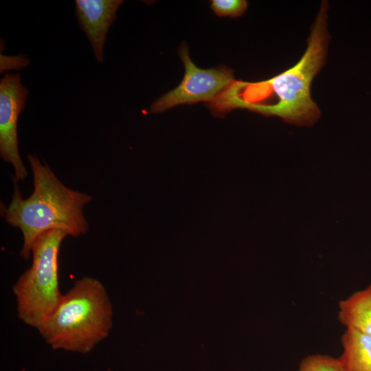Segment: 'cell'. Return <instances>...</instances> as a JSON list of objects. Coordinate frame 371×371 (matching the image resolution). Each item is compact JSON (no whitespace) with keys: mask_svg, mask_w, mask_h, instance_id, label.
Masks as SVG:
<instances>
[{"mask_svg":"<svg viewBox=\"0 0 371 371\" xmlns=\"http://www.w3.org/2000/svg\"><path fill=\"white\" fill-rule=\"evenodd\" d=\"M298 371H345L338 358L325 355H311L304 357Z\"/></svg>","mask_w":371,"mask_h":371,"instance_id":"30bf717a","label":"cell"},{"mask_svg":"<svg viewBox=\"0 0 371 371\" xmlns=\"http://www.w3.org/2000/svg\"><path fill=\"white\" fill-rule=\"evenodd\" d=\"M67 236L54 229L38 236L32 248L31 267L12 287L19 319L36 330L52 314L63 295L59 288L58 255Z\"/></svg>","mask_w":371,"mask_h":371,"instance_id":"277c9868","label":"cell"},{"mask_svg":"<svg viewBox=\"0 0 371 371\" xmlns=\"http://www.w3.org/2000/svg\"><path fill=\"white\" fill-rule=\"evenodd\" d=\"M29 95L18 74H5L0 81V156L14 168V181H23L27 171L19 150L17 124Z\"/></svg>","mask_w":371,"mask_h":371,"instance_id":"8992f818","label":"cell"},{"mask_svg":"<svg viewBox=\"0 0 371 371\" xmlns=\"http://www.w3.org/2000/svg\"><path fill=\"white\" fill-rule=\"evenodd\" d=\"M343 352L338 358L345 371H371V336L346 328L341 337Z\"/></svg>","mask_w":371,"mask_h":371,"instance_id":"9c48e42d","label":"cell"},{"mask_svg":"<svg viewBox=\"0 0 371 371\" xmlns=\"http://www.w3.org/2000/svg\"><path fill=\"white\" fill-rule=\"evenodd\" d=\"M122 0H76L75 13L79 26L88 38L98 63L104 59V48L111 25Z\"/></svg>","mask_w":371,"mask_h":371,"instance_id":"52a82bcc","label":"cell"},{"mask_svg":"<svg viewBox=\"0 0 371 371\" xmlns=\"http://www.w3.org/2000/svg\"><path fill=\"white\" fill-rule=\"evenodd\" d=\"M338 319L346 328L371 336V284L339 301Z\"/></svg>","mask_w":371,"mask_h":371,"instance_id":"ba28073f","label":"cell"},{"mask_svg":"<svg viewBox=\"0 0 371 371\" xmlns=\"http://www.w3.org/2000/svg\"><path fill=\"white\" fill-rule=\"evenodd\" d=\"M328 3L322 1L300 60L267 80L249 82L235 80L207 104L213 114L223 117L234 109H246L265 116L276 115L284 122L311 126L320 111L311 95V82L326 61L329 34Z\"/></svg>","mask_w":371,"mask_h":371,"instance_id":"6da1fadb","label":"cell"},{"mask_svg":"<svg viewBox=\"0 0 371 371\" xmlns=\"http://www.w3.org/2000/svg\"><path fill=\"white\" fill-rule=\"evenodd\" d=\"M113 315L103 284L85 276L63 295L52 314L37 330L54 350L87 354L108 337Z\"/></svg>","mask_w":371,"mask_h":371,"instance_id":"3957f363","label":"cell"},{"mask_svg":"<svg viewBox=\"0 0 371 371\" xmlns=\"http://www.w3.org/2000/svg\"><path fill=\"white\" fill-rule=\"evenodd\" d=\"M245 0H212L211 9L219 16L238 17L247 10Z\"/></svg>","mask_w":371,"mask_h":371,"instance_id":"8fae6325","label":"cell"},{"mask_svg":"<svg viewBox=\"0 0 371 371\" xmlns=\"http://www.w3.org/2000/svg\"><path fill=\"white\" fill-rule=\"evenodd\" d=\"M1 73L8 69H21L30 64L25 55L5 56L1 54Z\"/></svg>","mask_w":371,"mask_h":371,"instance_id":"7c38bea8","label":"cell"},{"mask_svg":"<svg viewBox=\"0 0 371 371\" xmlns=\"http://www.w3.org/2000/svg\"><path fill=\"white\" fill-rule=\"evenodd\" d=\"M179 54L184 65V76L175 89L151 104V113H160L179 104L211 102L235 80L233 70L225 65L210 69L196 66L185 43L181 45Z\"/></svg>","mask_w":371,"mask_h":371,"instance_id":"5b68a950","label":"cell"},{"mask_svg":"<svg viewBox=\"0 0 371 371\" xmlns=\"http://www.w3.org/2000/svg\"><path fill=\"white\" fill-rule=\"evenodd\" d=\"M33 175L34 190L23 199L14 181L12 200L4 210L5 221L19 228L23 243L20 255L27 260L32 248L43 233L58 229L67 235L78 237L89 230V223L83 214V207L92 201L87 193L65 186L55 175L47 163H41L36 155L28 154Z\"/></svg>","mask_w":371,"mask_h":371,"instance_id":"7a4b0ae2","label":"cell"}]
</instances>
